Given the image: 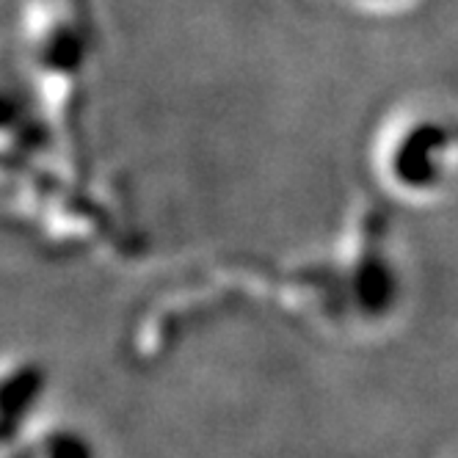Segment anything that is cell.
<instances>
[{
  "label": "cell",
  "mask_w": 458,
  "mask_h": 458,
  "mask_svg": "<svg viewBox=\"0 0 458 458\" xmlns=\"http://www.w3.org/2000/svg\"><path fill=\"white\" fill-rule=\"evenodd\" d=\"M50 458H91V450L75 439V437H58L53 439V447H50Z\"/></svg>",
  "instance_id": "1"
}]
</instances>
